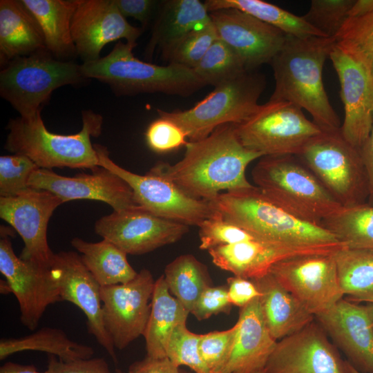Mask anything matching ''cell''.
<instances>
[{
    "mask_svg": "<svg viewBox=\"0 0 373 373\" xmlns=\"http://www.w3.org/2000/svg\"><path fill=\"white\" fill-rule=\"evenodd\" d=\"M82 128L72 135L50 132L45 126L41 112L31 117L10 119L5 149L13 154L28 157L39 168L55 167L93 169L99 160L91 137L102 133L103 117L91 110L82 113Z\"/></svg>",
    "mask_w": 373,
    "mask_h": 373,
    "instance_id": "277c9868",
    "label": "cell"
},
{
    "mask_svg": "<svg viewBox=\"0 0 373 373\" xmlns=\"http://www.w3.org/2000/svg\"><path fill=\"white\" fill-rule=\"evenodd\" d=\"M334 253L291 257L269 272L315 317L344 297Z\"/></svg>",
    "mask_w": 373,
    "mask_h": 373,
    "instance_id": "7c38bea8",
    "label": "cell"
},
{
    "mask_svg": "<svg viewBox=\"0 0 373 373\" xmlns=\"http://www.w3.org/2000/svg\"><path fill=\"white\" fill-rule=\"evenodd\" d=\"M209 373H221V372H210Z\"/></svg>",
    "mask_w": 373,
    "mask_h": 373,
    "instance_id": "680465c9",
    "label": "cell"
},
{
    "mask_svg": "<svg viewBox=\"0 0 373 373\" xmlns=\"http://www.w3.org/2000/svg\"><path fill=\"white\" fill-rule=\"evenodd\" d=\"M344 298L315 316L347 361L362 373H373V304Z\"/></svg>",
    "mask_w": 373,
    "mask_h": 373,
    "instance_id": "ffe728a7",
    "label": "cell"
},
{
    "mask_svg": "<svg viewBox=\"0 0 373 373\" xmlns=\"http://www.w3.org/2000/svg\"><path fill=\"white\" fill-rule=\"evenodd\" d=\"M164 277L170 292L190 313L201 294L211 284L207 267L189 254L169 263Z\"/></svg>",
    "mask_w": 373,
    "mask_h": 373,
    "instance_id": "e575fe53",
    "label": "cell"
},
{
    "mask_svg": "<svg viewBox=\"0 0 373 373\" xmlns=\"http://www.w3.org/2000/svg\"><path fill=\"white\" fill-rule=\"evenodd\" d=\"M50 272L58 287L61 301H69L82 310L88 332L116 361L115 347L102 319L101 286L75 251L55 254Z\"/></svg>",
    "mask_w": 373,
    "mask_h": 373,
    "instance_id": "7402d4cb",
    "label": "cell"
},
{
    "mask_svg": "<svg viewBox=\"0 0 373 373\" xmlns=\"http://www.w3.org/2000/svg\"><path fill=\"white\" fill-rule=\"evenodd\" d=\"M134 48L119 41L108 55L81 64L82 72L88 79L106 84L117 95L162 93L187 97L207 86L193 68L141 61L134 56Z\"/></svg>",
    "mask_w": 373,
    "mask_h": 373,
    "instance_id": "5b68a950",
    "label": "cell"
},
{
    "mask_svg": "<svg viewBox=\"0 0 373 373\" xmlns=\"http://www.w3.org/2000/svg\"><path fill=\"white\" fill-rule=\"evenodd\" d=\"M217 39L215 27L211 21L181 37L162 52V55L169 64L194 68Z\"/></svg>",
    "mask_w": 373,
    "mask_h": 373,
    "instance_id": "f35d334b",
    "label": "cell"
},
{
    "mask_svg": "<svg viewBox=\"0 0 373 373\" xmlns=\"http://www.w3.org/2000/svg\"><path fill=\"white\" fill-rule=\"evenodd\" d=\"M142 30L126 21L114 0H80L71 23L77 56L83 63L99 59L102 48L115 41L123 39L135 47Z\"/></svg>",
    "mask_w": 373,
    "mask_h": 373,
    "instance_id": "d6986e66",
    "label": "cell"
},
{
    "mask_svg": "<svg viewBox=\"0 0 373 373\" xmlns=\"http://www.w3.org/2000/svg\"><path fill=\"white\" fill-rule=\"evenodd\" d=\"M260 296L259 300L267 327L278 341L312 323L315 317L269 272L252 279Z\"/></svg>",
    "mask_w": 373,
    "mask_h": 373,
    "instance_id": "484cf974",
    "label": "cell"
},
{
    "mask_svg": "<svg viewBox=\"0 0 373 373\" xmlns=\"http://www.w3.org/2000/svg\"><path fill=\"white\" fill-rule=\"evenodd\" d=\"M344 245H300L252 240L219 246L208 251L218 267L233 276L255 279L269 273L283 260L304 255L333 254Z\"/></svg>",
    "mask_w": 373,
    "mask_h": 373,
    "instance_id": "603a6c76",
    "label": "cell"
},
{
    "mask_svg": "<svg viewBox=\"0 0 373 373\" xmlns=\"http://www.w3.org/2000/svg\"><path fill=\"white\" fill-rule=\"evenodd\" d=\"M201 334L191 332L186 323L177 325L173 330L166 347V356L175 366L185 365L194 373L211 371L202 359L199 351Z\"/></svg>",
    "mask_w": 373,
    "mask_h": 373,
    "instance_id": "ab89813d",
    "label": "cell"
},
{
    "mask_svg": "<svg viewBox=\"0 0 373 373\" xmlns=\"http://www.w3.org/2000/svg\"><path fill=\"white\" fill-rule=\"evenodd\" d=\"M354 0H312L303 18L327 37H334L347 18Z\"/></svg>",
    "mask_w": 373,
    "mask_h": 373,
    "instance_id": "60d3db41",
    "label": "cell"
},
{
    "mask_svg": "<svg viewBox=\"0 0 373 373\" xmlns=\"http://www.w3.org/2000/svg\"><path fill=\"white\" fill-rule=\"evenodd\" d=\"M343 295L356 303H373V249L343 247L334 253Z\"/></svg>",
    "mask_w": 373,
    "mask_h": 373,
    "instance_id": "d6a6232c",
    "label": "cell"
},
{
    "mask_svg": "<svg viewBox=\"0 0 373 373\" xmlns=\"http://www.w3.org/2000/svg\"><path fill=\"white\" fill-rule=\"evenodd\" d=\"M372 11L373 0H356L349 10L347 18L361 17Z\"/></svg>",
    "mask_w": 373,
    "mask_h": 373,
    "instance_id": "db71d44e",
    "label": "cell"
},
{
    "mask_svg": "<svg viewBox=\"0 0 373 373\" xmlns=\"http://www.w3.org/2000/svg\"><path fill=\"white\" fill-rule=\"evenodd\" d=\"M209 12L224 8H236L265 22L285 35L304 39L312 37H327L297 16L280 7L262 0H207Z\"/></svg>",
    "mask_w": 373,
    "mask_h": 373,
    "instance_id": "836d02e7",
    "label": "cell"
},
{
    "mask_svg": "<svg viewBox=\"0 0 373 373\" xmlns=\"http://www.w3.org/2000/svg\"><path fill=\"white\" fill-rule=\"evenodd\" d=\"M185 148L178 162H159L149 171L171 181L188 196L205 201L221 191L252 187L247 167L263 157L242 145L232 124L218 126L204 138L189 141Z\"/></svg>",
    "mask_w": 373,
    "mask_h": 373,
    "instance_id": "6da1fadb",
    "label": "cell"
},
{
    "mask_svg": "<svg viewBox=\"0 0 373 373\" xmlns=\"http://www.w3.org/2000/svg\"><path fill=\"white\" fill-rule=\"evenodd\" d=\"M0 373H47V372H39L33 365L7 362L1 367Z\"/></svg>",
    "mask_w": 373,
    "mask_h": 373,
    "instance_id": "f5cc1de1",
    "label": "cell"
},
{
    "mask_svg": "<svg viewBox=\"0 0 373 373\" xmlns=\"http://www.w3.org/2000/svg\"><path fill=\"white\" fill-rule=\"evenodd\" d=\"M345 368L346 373H362L356 370L352 365H350L347 361H345Z\"/></svg>",
    "mask_w": 373,
    "mask_h": 373,
    "instance_id": "9f6ffc18",
    "label": "cell"
},
{
    "mask_svg": "<svg viewBox=\"0 0 373 373\" xmlns=\"http://www.w3.org/2000/svg\"><path fill=\"white\" fill-rule=\"evenodd\" d=\"M334 39L336 46L360 64L373 81V11L347 18Z\"/></svg>",
    "mask_w": 373,
    "mask_h": 373,
    "instance_id": "8d00e7d4",
    "label": "cell"
},
{
    "mask_svg": "<svg viewBox=\"0 0 373 373\" xmlns=\"http://www.w3.org/2000/svg\"><path fill=\"white\" fill-rule=\"evenodd\" d=\"M155 282L143 269L126 283L101 287L102 319L115 348L124 349L144 334Z\"/></svg>",
    "mask_w": 373,
    "mask_h": 373,
    "instance_id": "4fadbf2b",
    "label": "cell"
},
{
    "mask_svg": "<svg viewBox=\"0 0 373 373\" xmlns=\"http://www.w3.org/2000/svg\"><path fill=\"white\" fill-rule=\"evenodd\" d=\"M120 13L126 18L131 17L146 28L158 10L160 1L154 0H114Z\"/></svg>",
    "mask_w": 373,
    "mask_h": 373,
    "instance_id": "c3c4849f",
    "label": "cell"
},
{
    "mask_svg": "<svg viewBox=\"0 0 373 373\" xmlns=\"http://www.w3.org/2000/svg\"><path fill=\"white\" fill-rule=\"evenodd\" d=\"M193 69L207 86L214 87L248 71L239 56L218 38Z\"/></svg>",
    "mask_w": 373,
    "mask_h": 373,
    "instance_id": "74e56055",
    "label": "cell"
},
{
    "mask_svg": "<svg viewBox=\"0 0 373 373\" xmlns=\"http://www.w3.org/2000/svg\"><path fill=\"white\" fill-rule=\"evenodd\" d=\"M297 157L343 207L367 202L368 180L360 149L344 138L340 128L322 131Z\"/></svg>",
    "mask_w": 373,
    "mask_h": 373,
    "instance_id": "9c48e42d",
    "label": "cell"
},
{
    "mask_svg": "<svg viewBox=\"0 0 373 373\" xmlns=\"http://www.w3.org/2000/svg\"><path fill=\"white\" fill-rule=\"evenodd\" d=\"M296 157L263 156L251 171L252 180L274 204L297 218L321 225L343 206Z\"/></svg>",
    "mask_w": 373,
    "mask_h": 373,
    "instance_id": "8992f818",
    "label": "cell"
},
{
    "mask_svg": "<svg viewBox=\"0 0 373 373\" xmlns=\"http://www.w3.org/2000/svg\"><path fill=\"white\" fill-rule=\"evenodd\" d=\"M39 167L21 154L0 157V196L13 197L27 190L31 174Z\"/></svg>",
    "mask_w": 373,
    "mask_h": 373,
    "instance_id": "b9f144b4",
    "label": "cell"
},
{
    "mask_svg": "<svg viewBox=\"0 0 373 373\" xmlns=\"http://www.w3.org/2000/svg\"><path fill=\"white\" fill-rule=\"evenodd\" d=\"M91 171L66 177L51 169L39 168L31 174L28 184L57 195L64 203L73 200H95L109 204L116 211L139 207L133 190L122 178L100 166Z\"/></svg>",
    "mask_w": 373,
    "mask_h": 373,
    "instance_id": "44dd1931",
    "label": "cell"
},
{
    "mask_svg": "<svg viewBox=\"0 0 373 373\" xmlns=\"http://www.w3.org/2000/svg\"><path fill=\"white\" fill-rule=\"evenodd\" d=\"M227 284L230 303L240 308L260 296L258 288L251 279L234 276L228 278Z\"/></svg>",
    "mask_w": 373,
    "mask_h": 373,
    "instance_id": "681fc988",
    "label": "cell"
},
{
    "mask_svg": "<svg viewBox=\"0 0 373 373\" xmlns=\"http://www.w3.org/2000/svg\"><path fill=\"white\" fill-rule=\"evenodd\" d=\"M266 87L263 74L245 71L215 87L191 108L167 112L157 109L159 116L180 126L189 141L206 137L220 126L238 124L258 109V101Z\"/></svg>",
    "mask_w": 373,
    "mask_h": 373,
    "instance_id": "ba28073f",
    "label": "cell"
},
{
    "mask_svg": "<svg viewBox=\"0 0 373 373\" xmlns=\"http://www.w3.org/2000/svg\"><path fill=\"white\" fill-rule=\"evenodd\" d=\"M190 312L169 289L164 275L155 282L151 312L144 332L146 356L166 358V347L175 327L186 323Z\"/></svg>",
    "mask_w": 373,
    "mask_h": 373,
    "instance_id": "f546056e",
    "label": "cell"
},
{
    "mask_svg": "<svg viewBox=\"0 0 373 373\" xmlns=\"http://www.w3.org/2000/svg\"><path fill=\"white\" fill-rule=\"evenodd\" d=\"M234 126L242 145L262 156H297L306 143L322 131L302 108L283 100L269 99L247 120Z\"/></svg>",
    "mask_w": 373,
    "mask_h": 373,
    "instance_id": "30bf717a",
    "label": "cell"
},
{
    "mask_svg": "<svg viewBox=\"0 0 373 373\" xmlns=\"http://www.w3.org/2000/svg\"><path fill=\"white\" fill-rule=\"evenodd\" d=\"M321 225L345 247L373 249V205L364 203L342 207Z\"/></svg>",
    "mask_w": 373,
    "mask_h": 373,
    "instance_id": "d590c367",
    "label": "cell"
},
{
    "mask_svg": "<svg viewBox=\"0 0 373 373\" xmlns=\"http://www.w3.org/2000/svg\"><path fill=\"white\" fill-rule=\"evenodd\" d=\"M189 230L186 224L157 216L140 207L113 211L95 224L97 235L131 255L146 254L174 243Z\"/></svg>",
    "mask_w": 373,
    "mask_h": 373,
    "instance_id": "5bb4252c",
    "label": "cell"
},
{
    "mask_svg": "<svg viewBox=\"0 0 373 373\" xmlns=\"http://www.w3.org/2000/svg\"><path fill=\"white\" fill-rule=\"evenodd\" d=\"M93 146L99 166L117 175L130 186L140 208L161 218L198 227L216 214L207 201L188 196L171 181L150 171L144 175L129 171L110 158L106 147Z\"/></svg>",
    "mask_w": 373,
    "mask_h": 373,
    "instance_id": "8fae6325",
    "label": "cell"
},
{
    "mask_svg": "<svg viewBox=\"0 0 373 373\" xmlns=\"http://www.w3.org/2000/svg\"><path fill=\"white\" fill-rule=\"evenodd\" d=\"M42 50H47L42 30L21 0H1V66Z\"/></svg>",
    "mask_w": 373,
    "mask_h": 373,
    "instance_id": "4316f807",
    "label": "cell"
},
{
    "mask_svg": "<svg viewBox=\"0 0 373 373\" xmlns=\"http://www.w3.org/2000/svg\"><path fill=\"white\" fill-rule=\"evenodd\" d=\"M211 21L204 3L199 0L160 1L146 56L150 59L157 47L163 52L189 32Z\"/></svg>",
    "mask_w": 373,
    "mask_h": 373,
    "instance_id": "83f0119b",
    "label": "cell"
},
{
    "mask_svg": "<svg viewBox=\"0 0 373 373\" xmlns=\"http://www.w3.org/2000/svg\"><path fill=\"white\" fill-rule=\"evenodd\" d=\"M1 293L6 294L11 292L10 287L6 280H1Z\"/></svg>",
    "mask_w": 373,
    "mask_h": 373,
    "instance_id": "11a10c76",
    "label": "cell"
},
{
    "mask_svg": "<svg viewBox=\"0 0 373 373\" xmlns=\"http://www.w3.org/2000/svg\"><path fill=\"white\" fill-rule=\"evenodd\" d=\"M64 203L57 195L29 187L13 197H0V217L20 235L24 247L22 259L49 267L55 253L47 238L48 224L54 211Z\"/></svg>",
    "mask_w": 373,
    "mask_h": 373,
    "instance_id": "9a60e30c",
    "label": "cell"
},
{
    "mask_svg": "<svg viewBox=\"0 0 373 373\" xmlns=\"http://www.w3.org/2000/svg\"><path fill=\"white\" fill-rule=\"evenodd\" d=\"M372 304H373V303H372Z\"/></svg>",
    "mask_w": 373,
    "mask_h": 373,
    "instance_id": "91938a15",
    "label": "cell"
},
{
    "mask_svg": "<svg viewBox=\"0 0 373 373\" xmlns=\"http://www.w3.org/2000/svg\"><path fill=\"white\" fill-rule=\"evenodd\" d=\"M117 373H180L178 367L168 358H155L146 356L140 361L133 363L127 372Z\"/></svg>",
    "mask_w": 373,
    "mask_h": 373,
    "instance_id": "f907efd6",
    "label": "cell"
},
{
    "mask_svg": "<svg viewBox=\"0 0 373 373\" xmlns=\"http://www.w3.org/2000/svg\"><path fill=\"white\" fill-rule=\"evenodd\" d=\"M47 373H111L103 358L64 361L55 355L48 356Z\"/></svg>",
    "mask_w": 373,
    "mask_h": 373,
    "instance_id": "7dc6e473",
    "label": "cell"
},
{
    "mask_svg": "<svg viewBox=\"0 0 373 373\" xmlns=\"http://www.w3.org/2000/svg\"><path fill=\"white\" fill-rule=\"evenodd\" d=\"M233 345L221 373H256L263 370L277 341L271 335L259 297L240 308Z\"/></svg>",
    "mask_w": 373,
    "mask_h": 373,
    "instance_id": "d4e9b609",
    "label": "cell"
},
{
    "mask_svg": "<svg viewBox=\"0 0 373 373\" xmlns=\"http://www.w3.org/2000/svg\"><path fill=\"white\" fill-rule=\"evenodd\" d=\"M340 83L345 117L340 130L360 149L373 126V81L366 70L335 44L329 55Z\"/></svg>",
    "mask_w": 373,
    "mask_h": 373,
    "instance_id": "cb8c5ba5",
    "label": "cell"
},
{
    "mask_svg": "<svg viewBox=\"0 0 373 373\" xmlns=\"http://www.w3.org/2000/svg\"><path fill=\"white\" fill-rule=\"evenodd\" d=\"M88 79L81 64L54 57L47 50L15 58L0 72V95L22 117L41 111L52 92L66 85H79Z\"/></svg>",
    "mask_w": 373,
    "mask_h": 373,
    "instance_id": "52a82bcc",
    "label": "cell"
},
{
    "mask_svg": "<svg viewBox=\"0 0 373 373\" xmlns=\"http://www.w3.org/2000/svg\"><path fill=\"white\" fill-rule=\"evenodd\" d=\"M360 152L368 180L367 203L373 205V126L367 139L360 149Z\"/></svg>",
    "mask_w": 373,
    "mask_h": 373,
    "instance_id": "816d5d0a",
    "label": "cell"
},
{
    "mask_svg": "<svg viewBox=\"0 0 373 373\" xmlns=\"http://www.w3.org/2000/svg\"><path fill=\"white\" fill-rule=\"evenodd\" d=\"M334 46V37L300 39L287 35L282 48L269 63L275 79L269 99L287 101L306 110L322 131L341 128L323 82V66Z\"/></svg>",
    "mask_w": 373,
    "mask_h": 373,
    "instance_id": "7a4b0ae2",
    "label": "cell"
},
{
    "mask_svg": "<svg viewBox=\"0 0 373 373\" xmlns=\"http://www.w3.org/2000/svg\"><path fill=\"white\" fill-rule=\"evenodd\" d=\"M236 332V323L226 330L201 334L199 343L200 354L211 372L220 371L228 360Z\"/></svg>",
    "mask_w": 373,
    "mask_h": 373,
    "instance_id": "ee69618b",
    "label": "cell"
},
{
    "mask_svg": "<svg viewBox=\"0 0 373 373\" xmlns=\"http://www.w3.org/2000/svg\"><path fill=\"white\" fill-rule=\"evenodd\" d=\"M207 202L224 220L258 240L300 245H344L321 225L297 218L274 204L255 185L222 192Z\"/></svg>",
    "mask_w": 373,
    "mask_h": 373,
    "instance_id": "3957f363",
    "label": "cell"
},
{
    "mask_svg": "<svg viewBox=\"0 0 373 373\" xmlns=\"http://www.w3.org/2000/svg\"><path fill=\"white\" fill-rule=\"evenodd\" d=\"M199 237L200 249L207 251L219 246L258 240L249 231L224 220L216 211L200 225Z\"/></svg>",
    "mask_w": 373,
    "mask_h": 373,
    "instance_id": "7bdbcfd3",
    "label": "cell"
},
{
    "mask_svg": "<svg viewBox=\"0 0 373 373\" xmlns=\"http://www.w3.org/2000/svg\"><path fill=\"white\" fill-rule=\"evenodd\" d=\"M265 373H346L345 361L321 325L313 321L277 341Z\"/></svg>",
    "mask_w": 373,
    "mask_h": 373,
    "instance_id": "e0dca14e",
    "label": "cell"
},
{
    "mask_svg": "<svg viewBox=\"0 0 373 373\" xmlns=\"http://www.w3.org/2000/svg\"><path fill=\"white\" fill-rule=\"evenodd\" d=\"M27 350L46 352L64 361L90 358L94 354L92 347L73 341L63 330L52 327H44L23 337L0 341L1 360Z\"/></svg>",
    "mask_w": 373,
    "mask_h": 373,
    "instance_id": "1f68e13d",
    "label": "cell"
},
{
    "mask_svg": "<svg viewBox=\"0 0 373 373\" xmlns=\"http://www.w3.org/2000/svg\"><path fill=\"white\" fill-rule=\"evenodd\" d=\"M256 373H265V372H264V370H261V371L257 372H256Z\"/></svg>",
    "mask_w": 373,
    "mask_h": 373,
    "instance_id": "6f0895ef",
    "label": "cell"
},
{
    "mask_svg": "<svg viewBox=\"0 0 373 373\" xmlns=\"http://www.w3.org/2000/svg\"><path fill=\"white\" fill-rule=\"evenodd\" d=\"M148 146L157 153L176 150L188 143L184 131L172 120L159 116L147 127L145 133Z\"/></svg>",
    "mask_w": 373,
    "mask_h": 373,
    "instance_id": "f6af8a7d",
    "label": "cell"
},
{
    "mask_svg": "<svg viewBox=\"0 0 373 373\" xmlns=\"http://www.w3.org/2000/svg\"><path fill=\"white\" fill-rule=\"evenodd\" d=\"M1 236L0 271L18 301L21 322L34 330L46 308L61 301L58 287L50 267L18 257L9 235L1 231Z\"/></svg>",
    "mask_w": 373,
    "mask_h": 373,
    "instance_id": "2e32d148",
    "label": "cell"
},
{
    "mask_svg": "<svg viewBox=\"0 0 373 373\" xmlns=\"http://www.w3.org/2000/svg\"><path fill=\"white\" fill-rule=\"evenodd\" d=\"M71 245L82 254L83 263L101 287L126 283L137 274L128 262L127 254L107 240L90 242L74 238Z\"/></svg>",
    "mask_w": 373,
    "mask_h": 373,
    "instance_id": "4dcf8cb0",
    "label": "cell"
},
{
    "mask_svg": "<svg viewBox=\"0 0 373 373\" xmlns=\"http://www.w3.org/2000/svg\"><path fill=\"white\" fill-rule=\"evenodd\" d=\"M231 305L227 287L210 286L201 294L191 313L202 321L220 313L229 314Z\"/></svg>",
    "mask_w": 373,
    "mask_h": 373,
    "instance_id": "bcb514c9",
    "label": "cell"
},
{
    "mask_svg": "<svg viewBox=\"0 0 373 373\" xmlns=\"http://www.w3.org/2000/svg\"><path fill=\"white\" fill-rule=\"evenodd\" d=\"M218 38L241 59L247 70L270 63L282 48L287 35L236 8L209 12Z\"/></svg>",
    "mask_w": 373,
    "mask_h": 373,
    "instance_id": "ac0fdd59",
    "label": "cell"
},
{
    "mask_svg": "<svg viewBox=\"0 0 373 373\" xmlns=\"http://www.w3.org/2000/svg\"><path fill=\"white\" fill-rule=\"evenodd\" d=\"M39 23L46 50L57 59L77 56L71 23L80 0H21Z\"/></svg>",
    "mask_w": 373,
    "mask_h": 373,
    "instance_id": "f1b7e54d",
    "label": "cell"
}]
</instances>
